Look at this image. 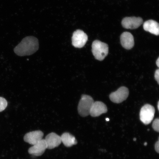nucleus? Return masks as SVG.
Segmentation results:
<instances>
[{
    "mask_svg": "<svg viewBox=\"0 0 159 159\" xmlns=\"http://www.w3.org/2000/svg\"><path fill=\"white\" fill-rule=\"evenodd\" d=\"M39 48L38 39L34 37L29 36L23 39L14 51L16 54L22 57L32 55Z\"/></svg>",
    "mask_w": 159,
    "mask_h": 159,
    "instance_id": "obj_1",
    "label": "nucleus"
},
{
    "mask_svg": "<svg viewBox=\"0 0 159 159\" xmlns=\"http://www.w3.org/2000/svg\"><path fill=\"white\" fill-rule=\"evenodd\" d=\"M92 48L93 54L98 61H103L108 54L109 47L106 43L96 40L93 41Z\"/></svg>",
    "mask_w": 159,
    "mask_h": 159,
    "instance_id": "obj_2",
    "label": "nucleus"
},
{
    "mask_svg": "<svg viewBox=\"0 0 159 159\" xmlns=\"http://www.w3.org/2000/svg\"><path fill=\"white\" fill-rule=\"evenodd\" d=\"M94 102L92 97L88 95H82L78 106L79 114L82 117L88 116L90 114L91 108Z\"/></svg>",
    "mask_w": 159,
    "mask_h": 159,
    "instance_id": "obj_3",
    "label": "nucleus"
},
{
    "mask_svg": "<svg viewBox=\"0 0 159 159\" xmlns=\"http://www.w3.org/2000/svg\"><path fill=\"white\" fill-rule=\"evenodd\" d=\"M155 113V109L153 106L148 104L145 105L140 110V120L144 125L150 124L154 118Z\"/></svg>",
    "mask_w": 159,
    "mask_h": 159,
    "instance_id": "obj_4",
    "label": "nucleus"
},
{
    "mask_svg": "<svg viewBox=\"0 0 159 159\" xmlns=\"http://www.w3.org/2000/svg\"><path fill=\"white\" fill-rule=\"evenodd\" d=\"M129 95L128 88L125 87H121L115 92L111 93L109 98L112 102L119 104L126 100Z\"/></svg>",
    "mask_w": 159,
    "mask_h": 159,
    "instance_id": "obj_5",
    "label": "nucleus"
},
{
    "mask_svg": "<svg viewBox=\"0 0 159 159\" xmlns=\"http://www.w3.org/2000/svg\"><path fill=\"white\" fill-rule=\"evenodd\" d=\"M88 38V36L84 31L80 30H77L73 33L72 45L75 48H81L87 43Z\"/></svg>",
    "mask_w": 159,
    "mask_h": 159,
    "instance_id": "obj_6",
    "label": "nucleus"
},
{
    "mask_svg": "<svg viewBox=\"0 0 159 159\" xmlns=\"http://www.w3.org/2000/svg\"><path fill=\"white\" fill-rule=\"evenodd\" d=\"M143 23V20L140 17H126L123 19L122 21V26L126 29H136Z\"/></svg>",
    "mask_w": 159,
    "mask_h": 159,
    "instance_id": "obj_7",
    "label": "nucleus"
},
{
    "mask_svg": "<svg viewBox=\"0 0 159 159\" xmlns=\"http://www.w3.org/2000/svg\"><path fill=\"white\" fill-rule=\"evenodd\" d=\"M47 148V145L45 139L42 140L37 143L33 145V147L29 149L28 152L30 154L36 156H41Z\"/></svg>",
    "mask_w": 159,
    "mask_h": 159,
    "instance_id": "obj_8",
    "label": "nucleus"
},
{
    "mask_svg": "<svg viewBox=\"0 0 159 159\" xmlns=\"http://www.w3.org/2000/svg\"><path fill=\"white\" fill-rule=\"evenodd\" d=\"M43 133L41 131L37 130L28 133L24 138L25 142L34 145L43 139Z\"/></svg>",
    "mask_w": 159,
    "mask_h": 159,
    "instance_id": "obj_9",
    "label": "nucleus"
},
{
    "mask_svg": "<svg viewBox=\"0 0 159 159\" xmlns=\"http://www.w3.org/2000/svg\"><path fill=\"white\" fill-rule=\"evenodd\" d=\"M47 148L52 149L58 147L61 142V137L55 133H51L47 135L45 139Z\"/></svg>",
    "mask_w": 159,
    "mask_h": 159,
    "instance_id": "obj_10",
    "label": "nucleus"
},
{
    "mask_svg": "<svg viewBox=\"0 0 159 159\" xmlns=\"http://www.w3.org/2000/svg\"><path fill=\"white\" fill-rule=\"evenodd\" d=\"M107 107L104 103L101 101H96L93 105L89 115L92 117H98L107 113Z\"/></svg>",
    "mask_w": 159,
    "mask_h": 159,
    "instance_id": "obj_11",
    "label": "nucleus"
},
{
    "mask_svg": "<svg viewBox=\"0 0 159 159\" xmlns=\"http://www.w3.org/2000/svg\"><path fill=\"white\" fill-rule=\"evenodd\" d=\"M120 38L121 44L124 48L129 50L134 47V39L132 34L125 32L121 34Z\"/></svg>",
    "mask_w": 159,
    "mask_h": 159,
    "instance_id": "obj_12",
    "label": "nucleus"
},
{
    "mask_svg": "<svg viewBox=\"0 0 159 159\" xmlns=\"http://www.w3.org/2000/svg\"><path fill=\"white\" fill-rule=\"evenodd\" d=\"M143 28L144 30L148 31L152 34L157 36L159 35V24L154 20H148L145 22L143 25Z\"/></svg>",
    "mask_w": 159,
    "mask_h": 159,
    "instance_id": "obj_13",
    "label": "nucleus"
},
{
    "mask_svg": "<svg viewBox=\"0 0 159 159\" xmlns=\"http://www.w3.org/2000/svg\"><path fill=\"white\" fill-rule=\"evenodd\" d=\"M61 137V142L66 147H71L77 144L75 137L69 133H65Z\"/></svg>",
    "mask_w": 159,
    "mask_h": 159,
    "instance_id": "obj_14",
    "label": "nucleus"
},
{
    "mask_svg": "<svg viewBox=\"0 0 159 159\" xmlns=\"http://www.w3.org/2000/svg\"><path fill=\"white\" fill-rule=\"evenodd\" d=\"M7 101L6 99L0 97V112H2L7 108Z\"/></svg>",
    "mask_w": 159,
    "mask_h": 159,
    "instance_id": "obj_15",
    "label": "nucleus"
},
{
    "mask_svg": "<svg viewBox=\"0 0 159 159\" xmlns=\"http://www.w3.org/2000/svg\"><path fill=\"white\" fill-rule=\"evenodd\" d=\"M159 120L158 118H157L152 123V128L156 132H159Z\"/></svg>",
    "mask_w": 159,
    "mask_h": 159,
    "instance_id": "obj_16",
    "label": "nucleus"
},
{
    "mask_svg": "<svg viewBox=\"0 0 159 159\" xmlns=\"http://www.w3.org/2000/svg\"><path fill=\"white\" fill-rule=\"evenodd\" d=\"M155 79L157 82L158 84H159V69H157L155 73Z\"/></svg>",
    "mask_w": 159,
    "mask_h": 159,
    "instance_id": "obj_17",
    "label": "nucleus"
},
{
    "mask_svg": "<svg viewBox=\"0 0 159 159\" xmlns=\"http://www.w3.org/2000/svg\"><path fill=\"white\" fill-rule=\"evenodd\" d=\"M159 140L157 141L156 143V144H155V150H156V152L158 153H159Z\"/></svg>",
    "mask_w": 159,
    "mask_h": 159,
    "instance_id": "obj_18",
    "label": "nucleus"
},
{
    "mask_svg": "<svg viewBox=\"0 0 159 159\" xmlns=\"http://www.w3.org/2000/svg\"><path fill=\"white\" fill-rule=\"evenodd\" d=\"M156 63L157 66L159 67V57L158 58V59H157Z\"/></svg>",
    "mask_w": 159,
    "mask_h": 159,
    "instance_id": "obj_19",
    "label": "nucleus"
},
{
    "mask_svg": "<svg viewBox=\"0 0 159 159\" xmlns=\"http://www.w3.org/2000/svg\"><path fill=\"white\" fill-rule=\"evenodd\" d=\"M158 110H159V102L158 101Z\"/></svg>",
    "mask_w": 159,
    "mask_h": 159,
    "instance_id": "obj_20",
    "label": "nucleus"
},
{
    "mask_svg": "<svg viewBox=\"0 0 159 159\" xmlns=\"http://www.w3.org/2000/svg\"><path fill=\"white\" fill-rule=\"evenodd\" d=\"M106 121H109V119H108V118H106Z\"/></svg>",
    "mask_w": 159,
    "mask_h": 159,
    "instance_id": "obj_21",
    "label": "nucleus"
},
{
    "mask_svg": "<svg viewBox=\"0 0 159 159\" xmlns=\"http://www.w3.org/2000/svg\"><path fill=\"white\" fill-rule=\"evenodd\" d=\"M147 143H144V146H147Z\"/></svg>",
    "mask_w": 159,
    "mask_h": 159,
    "instance_id": "obj_22",
    "label": "nucleus"
},
{
    "mask_svg": "<svg viewBox=\"0 0 159 159\" xmlns=\"http://www.w3.org/2000/svg\"><path fill=\"white\" fill-rule=\"evenodd\" d=\"M134 141H136V138H134Z\"/></svg>",
    "mask_w": 159,
    "mask_h": 159,
    "instance_id": "obj_23",
    "label": "nucleus"
}]
</instances>
